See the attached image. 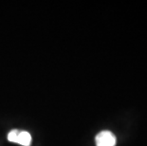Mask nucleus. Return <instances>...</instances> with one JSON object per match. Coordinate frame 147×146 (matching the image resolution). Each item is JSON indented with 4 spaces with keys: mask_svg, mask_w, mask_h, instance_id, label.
Wrapping results in <instances>:
<instances>
[{
    "mask_svg": "<svg viewBox=\"0 0 147 146\" xmlns=\"http://www.w3.org/2000/svg\"><path fill=\"white\" fill-rule=\"evenodd\" d=\"M95 141L97 146H115L116 137L110 131H102L96 136Z\"/></svg>",
    "mask_w": 147,
    "mask_h": 146,
    "instance_id": "nucleus-1",
    "label": "nucleus"
},
{
    "mask_svg": "<svg viewBox=\"0 0 147 146\" xmlns=\"http://www.w3.org/2000/svg\"><path fill=\"white\" fill-rule=\"evenodd\" d=\"M15 143L21 144L23 146H30L32 144V136L26 131H18Z\"/></svg>",
    "mask_w": 147,
    "mask_h": 146,
    "instance_id": "nucleus-2",
    "label": "nucleus"
},
{
    "mask_svg": "<svg viewBox=\"0 0 147 146\" xmlns=\"http://www.w3.org/2000/svg\"><path fill=\"white\" fill-rule=\"evenodd\" d=\"M17 134H18V130H11V131L8 134V139L11 142H15Z\"/></svg>",
    "mask_w": 147,
    "mask_h": 146,
    "instance_id": "nucleus-3",
    "label": "nucleus"
}]
</instances>
